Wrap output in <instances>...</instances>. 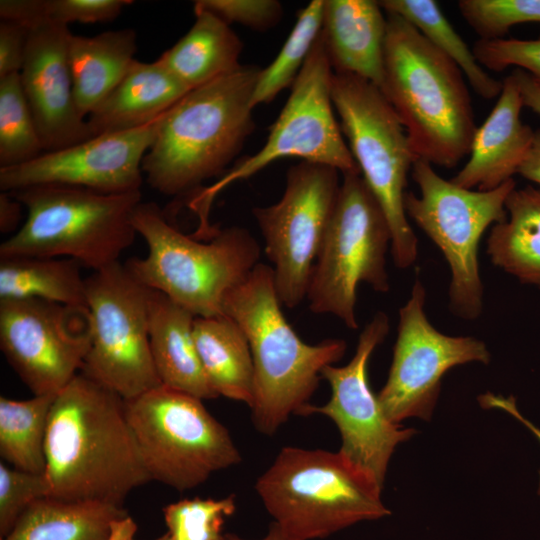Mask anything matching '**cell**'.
<instances>
[{
  "mask_svg": "<svg viewBox=\"0 0 540 540\" xmlns=\"http://www.w3.org/2000/svg\"><path fill=\"white\" fill-rule=\"evenodd\" d=\"M518 174L540 185V129L535 131L532 147Z\"/></svg>",
  "mask_w": 540,
  "mask_h": 540,
  "instance_id": "obj_44",
  "label": "cell"
},
{
  "mask_svg": "<svg viewBox=\"0 0 540 540\" xmlns=\"http://www.w3.org/2000/svg\"><path fill=\"white\" fill-rule=\"evenodd\" d=\"M136 529L123 506L45 497L30 505L1 540H128Z\"/></svg>",
  "mask_w": 540,
  "mask_h": 540,
  "instance_id": "obj_23",
  "label": "cell"
},
{
  "mask_svg": "<svg viewBox=\"0 0 540 540\" xmlns=\"http://www.w3.org/2000/svg\"><path fill=\"white\" fill-rule=\"evenodd\" d=\"M71 35L67 25L53 20L42 21L29 29L19 76L44 152L94 137L74 99L68 61Z\"/></svg>",
  "mask_w": 540,
  "mask_h": 540,
  "instance_id": "obj_19",
  "label": "cell"
},
{
  "mask_svg": "<svg viewBox=\"0 0 540 540\" xmlns=\"http://www.w3.org/2000/svg\"><path fill=\"white\" fill-rule=\"evenodd\" d=\"M261 68L234 72L190 90L159 119L142 171L166 196L196 193L222 176L254 130L252 97Z\"/></svg>",
  "mask_w": 540,
  "mask_h": 540,
  "instance_id": "obj_2",
  "label": "cell"
},
{
  "mask_svg": "<svg viewBox=\"0 0 540 540\" xmlns=\"http://www.w3.org/2000/svg\"><path fill=\"white\" fill-rule=\"evenodd\" d=\"M194 9L208 11L229 25L239 23L259 31L274 27L283 15L276 0H198Z\"/></svg>",
  "mask_w": 540,
  "mask_h": 540,
  "instance_id": "obj_38",
  "label": "cell"
},
{
  "mask_svg": "<svg viewBox=\"0 0 540 540\" xmlns=\"http://www.w3.org/2000/svg\"><path fill=\"white\" fill-rule=\"evenodd\" d=\"M44 151L19 73L0 78V167L33 160Z\"/></svg>",
  "mask_w": 540,
  "mask_h": 540,
  "instance_id": "obj_33",
  "label": "cell"
},
{
  "mask_svg": "<svg viewBox=\"0 0 540 540\" xmlns=\"http://www.w3.org/2000/svg\"><path fill=\"white\" fill-rule=\"evenodd\" d=\"M225 540H248V539H243L235 534H225ZM260 540H290V539L285 537L281 533L279 528L272 522L269 527V531L267 535Z\"/></svg>",
  "mask_w": 540,
  "mask_h": 540,
  "instance_id": "obj_46",
  "label": "cell"
},
{
  "mask_svg": "<svg viewBox=\"0 0 540 540\" xmlns=\"http://www.w3.org/2000/svg\"><path fill=\"white\" fill-rule=\"evenodd\" d=\"M10 193L26 209L23 224L0 245V258H68L99 271L119 262L137 235L133 214L141 190L103 193L44 184Z\"/></svg>",
  "mask_w": 540,
  "mask_h": 540,
  "instance_id": "obj_7",
  "label": "cell"
},
{
  "mask_svg": "<svg viewBox=\"0 0 540 540\" xmlns=\"http://www.w3.org/2000/svg\"><path fill=\"white\" fill-rule=\"evenodd\" d=\"M130 0H46L49 20L70 23H101L117 18Z\"/></svg>",
  "mask_w": 540,
  "mask_h": 540,
  "instance_id": "obj_39",
  "label": "cell"
},
{
  "mask_svg": "<svg viewBox=\"0 0 540 540\" xmlns=\"http://www.w3.org/2000/svg\"><path fill=\"white\" fill-rule=\"evenodd\" d=\"M125 411L152 480L190 490L241 461L229 431L197 397L160 385L125 400Z\"/></svg>",
  "mask_w": 540,
  "mask_h": 540,
  "instance_id": "obj_11",
  "label": "cell"
},
{
  "mask_svg": "<svg viewBox=\"0 0 540 540\" xmlns=\"http://www.w3.org/2000/svg\"><path fill=\"white\" fill-rule=\"evenodd\" d=\"M339 173L327 165L301 161L287 171L279 201L253 209L282 306L292 309L306 298L338 198Z\"/></svg>",
  "mask_w": 540,
  "mask_h": 540,
  "instance_id": "obj_14",
  "label": "cell"
},
{
  "mask_svg": "<svg viewBox=\"0 0 540 540\" xmlns=\"http://www.w3.org/2000/svg\"><path fill=\"white\" fill-rule=\"evenodd\" d=\"M387 14L402 17L462 71L474 92L485 100L499 96L502 81L490 76L455 31L434 0H381Z\"/></svg>",
  "mask_w": 540,
  "mask_h": 540,
  "instance_id": "obj_30",
  "label": "cell"
},
{
  "mask_svg": "<svg viewBox=\"0 0 540 540\" xmlns=\"http://www.w3.org/2000/svg\"><path fill=\"white\" fill-rule=\"evenodd\" d=\"M195 316L161 292H148V333L161 385L201 400L219 397L202 367L194 339Z\"/></svg>",
  "mask_w": 540,
  "mask_h": 540,
  "instance_id": "obj_22",
  "label": "cell"
},
{
  "mask_svg": "<svg viewBox=\"0 0 540 540\" xmlns=\"http://www.w3.org/2000/svg\"><path fill=\"white\" fill-rule=\"evenodd\" d=\"M490 408H499L502 410H505L509 414L516 417L518 420H521L527 427H529L533 433L539 438L540 440V430H538L534 425H532L529 421H527L517 410L515 401L513 398H504L501 396H495L492 395L488 401ZM539 495H540V483H539Z\"/></svg>",
  "mask_w": 540,
  "mask_h": 540,
  "instance_id": "obj_45",
  "label": "cell"
},
{
  "mask_svg": "<svg viewBox=\"0 0 540 540\" xmlns=\"http://www.w3.org/2000/svg\"><path fill=\"white\" fill-rule=\"evenodd\" d=\"M382 488L340 452L284 447L255 490L273 523L290 540L326 538L390 515Z\"/></svg>",
  "mask_w": 540,
  "mask_h": 540,
  "instance_id": "obj_5",
  "label": "cell"
},
{
  "mask_svg": "<svg viewBox=\"0 0 540 540\" xmlns=\"http://www.w3.org/2000/svg\"><path fill=\"white\" fill-rule=\"evenodd\" d=\"M194 339L204 372L217 395L250 406L254 365L242 328L225 314L196 317Z\"/></svg>",
  "mask_w": 540,
  "mask_h": 540,
  "instance_id": "obj_27",
  "label": "cell"
},
{
  "mask_svg": "<svg viewBox=\"0 0 540 540\" xmlns=\"http://www.w3.org/2000/svg\"><path fill=\"white\" fill-rule=\"evenodd\" d=\"M274 286L272 267L258 263L224 297L223 314L244 331L254 365V390L249 406L253 424L274 434L290 415L309 405L322 370L345 354L342 339L304 342L287 322Z\"/></svg>",
  "mask_w": 540,
  "mask_h": 540,
  "instance_id": "obj_4",
  "label": "cell"
},
{
  "mask_svg": "<svg viewBox=\"0 0 540 540\" xmlns=\"http://www.w3.org/2000/svg\"><path fill=\"white\" fill-rule=\"evenodd\" d=\"M133 224L147 255L131 258L125 266L143 286L195 317L222 315L225 295L259 263L260 246L242 227L218 230L209 242H199L173 227L156 203L142 201Z\"/></svg>",
  "mask_w": 540,
  "mask_h": 540,
  "instance_id": "obj_6",
  "label": "cell"
},
{
  "mask_svg": "<svg viewBox=\"0 0 540 540\" xmlns=\"http://www.w3.org/2000/svg\"><path fill=\"white\" fill-rule=\"evenodd\" d=\"M505 208L507 218L489 233L487 254L498 268L540 289V189L515 187Z\"/></svg>",
  "mask_w": 540,
  "mask_h": 540,
  "instance_id": "obj_28",
  "label": "cell"
},
{
  "mask_svg": "<svg viewBox=\"0 0 540 540\" xmlns=\"http://www.w3.org/2000/svg\"><path fill=\"white\" fill-rule=\"evenodd\" d=\"M49 496L44 474L0 464V535L6 537L21 515L35 501Z\"/></svg>",
  "mask_w": 540,
  "mask_h": 540,
  "instance_id": "obj_36",
  "label": "cell"
},
{
  "mask_svg": "<svg viewBox=\"0 0 540 540\" xmlns=\"http://www.w3.org/2000/svg\"><path fill=\"white\" fill-rule=\"evenodd\" d=\"M81 267L68 258H0V300L38 299L87 307Z\"/></svg>",
  "mask_w": 540,
  "mask_h": 540,
  "instance_id": "obj_29",
  "label": "cell"
},
{
  "mask_svg": "<svg viewBox=\"0 0 540 540\" xmlns=\"http://www.w3.org/2000/svg\"><path fill=\"white\" fill-rule=\"evenodd\" d=\"M22 204L10 193L0 194V231L11 232L17 228L21 219Z\"/></svg>",
  "mask_w": 540,
  "mask_h": 540,
  "instance_id": "obj_43",
  "label": "cell"
},
{
  "mask_svg": "<svg viewBox=\"0 0 540 540\" xmlns=\"http://www.w3.org/2000/svg\"><path fill=\"white\" fill-rule=\"evenodd\" d=\"M331 97L361 176L387 218L394 264L407 269L417 259L418 240L404 208L417 160L406 130L381 90L363 78L333 72Z\"/></svg>",
  "mask_w": 540,
  "mask_h": 540,
  "instance_id": "obj_8",
  "label": "cell"
},
{
  "mask_svg": "<svg viewBox=\"0 0 540 540\" xmlns=\"http://www.w3.org/2000/svg\"><path fill=\"white\" fill-rule=\"evenodd\" d=\"M472 51L484 69L500 72L508 67L519 68L529 73L540 85V37L533 40L479 39Z\"/></svg>",
  "mask_w": 540,
  "mask_h": 540,
  "instance_id": "obj_37",
  "label": "cell"
},
{
  "mask_svg": "<svg viewBox=\"0 0 540 540\" xmlns=\"http://www.w3.org/2000/svg\"><path fill=\"white\" fill-rule=\"evenodd\" d=\"M411 177L419 195L405 193L406 215L440 249L449 265L450 310L459 318L475 320L483 309L479 242L489 226L507 218L505 203L516 183L511 179L487 191L462 188L441 177L423 159L414 162Z\"/></svg>",
  "mask_w": 540,
  "mask_h": 540,
  "instance_id": "obj_10",
  "label": "cell"
},
{
  "mask_svg": "<svg viewBox=\"0 0 540 540\" xmlns=\"http://www.w3.org/2000/svg\"><path fill=\"white\" fill-rule=\"evenodd\" d=\"M388 331V316L377 312L361 332L352 359L344 366L328 365L322 370L321 377L331 388L328 402L322 406L309 404L300 414L318 413L330 418L341 436L338 452L370 474L381 487L396 446L416 432L390 421L369 385L370 357Z\"/></svg>",
  "mask_w": 540,
  "mask_h": 540,
  "instance_id": "obj_17",
  "label": "cell"
},
{
  "mask_svg": "<svg viewBox=\"0 0 540 540\" xmlns=\"http://www.w3.org/2000/svg\"><path fill=\"white\" fill-rule=\"evenodd\" d=\"M324 0H313L299 11L297 20L276 58L261 69L252 106L271 102L293 85L322 29Z\"/></svg>",
  "mask_w": 540,
  "mask_h": 540,
  "instance_id": "obj_32",
  "label": "cell"
},
{
  "mask_svg": "<svg viewBox=\"0 0 540 540\" xmlns=\"http://www.w3.org/2000/svg\"><path fill=\"white\" fill-rule=\"evenodd\" d=\"M379 1L324 0L321 34L334 73L383 80L387 17Z\"/></svg>",
  "mask_w": 540,
  "mask_h": 540,
  "instance_id": "obj_21",
  "label": "cell"
},
{
  "mask_svg": "<svg viewBox=\"0 0 540 540\" xmlns=\"http://www.w3.org/2000/svg\"><path fill=\"white\" fill-rule=\"evenodd\" d=\"M29 29L18 23L0 21V78L20 73L27 48Z\"/></svg>",
  "mask_w": 540,
  "mask_h": 540,
  "instance_id": "obj_40",
  "label": "cell"
},
{
  "mask_svg": "<svg viewBox=\"0 0 540 540\" xmlns=\"http://www.w3.org/2000/svg\"><path fill=\"white\" fill-rule=\"evenodd\" d=\"M160 117L137 129L97 135L44 152L20 165L0 167V189L13 192L57 184L103 193L139 191L143 181L142 162L153 143Z\"/></svg>",
  "mask_w": 540,
  "mask_h": 540,
  "instance_id": "obj_18",
  "label": "cell"
},
{
  "mask_svg": "<svg viewBox=\"0 0 540 540\" xmlns=\"http://www.w3.org/2000/svg\"><path fill=\"white\" fill-rule=\"evenodd\" d=\"M87 307L38 300H0V348L33 395H57L90 348Z\"/></svg>",
  "mask_w": 540,
  "mask_h": 540,
  "instance_id": "obj_16",
  "label": "cell"
},
{
  "mask_svg": "<svg viewBox=\"0 0 540 540\" xmlns=\"http://www.w3.org/2000/svg\"><path fill=\"white\" fill-rule=\"evenodd\" d=\"M148 292L120 262L86 278L90 348L80 372L124 400L161 385L149 342Z\"/></svg>",
  "mask_w": 540,
  "mask_h": 540,
  "instance_id": "obj_13",
  "label": "cell"
},
{
  "mask_svg": "<svg viewBox=\"0 0 540 540\" xmlns=\"http://www.w3.org/2000/svg\"><path fill=\"white\" fill-rule=\"evenodd\" d=\"M136 50V32L131 28L95 36H70L68 61L73 94L84 119L122 81L136 60Z\"/></svg>",
  "mask_w": 540,
  "mask_h": 540,
  "instance_id": "obj_25",
  "label": "cell"
},
{
  "mask_svg": "<svg viewBox=\"0 0 540 540\" xmlns=\"http://www.w3.org/2000/svg\"><path fill=\"white\" fill-rule=\"evenodd\" d=\"M425 301V287L416 279L399 310L391 367L377 395L384 414L396 424L410 417L429 420L443 375L469 362L488 364L491 357L486 344L477 338L438 331L427 318Z\"/></svg>",
  "mask_w": 540,
  "mask_h": 540,
  "instance_id": "obj_15",
  "label": "cell"
},
{
  "mask_svg": "<svg viewBox=\"0 0 540 540\" xmlns=\"http://www.w3.org/2000/svg\"><path fill=\"white\" fill-rule=\"evenodd\" d=\"M190 30L158 60L190 90L237 70L243 43L229 24L194 9Z\"/></svg>",
  "mask_w": 540,
  "mask_h": 540,
  "instance_id": "obj_26",
  "label": "cell"
},
{
  "mask_svg": "<svg viewBox=\"0 0 540 540\" xmlns=\"http://www.w3.org/2000/svg\"><path fill=\"white\" fill-rule=\"evenodd\" d=\"M128 540H135V539L131 538V539H128ZM156 540H171V538H170L168 533H165L162 536H160L159 538H157Z\"/></svg>",
  "mask_w": 540,
  "mask_h": 540,
  "instance_id": "obj_47",
  "label": "cell"
},
{
  "mask_svg": "<svg viewBox=\"0 0 540 540\" xmlns=\"http://www.w3.org/2000/svg\"><path fill=\"white\" fill-rule=\"evenodd\" d=\"M520 92L523 106L540 116V85L526 71L515 68L511 72Z\"/></svg>",
  "mask_w": 540,
  "mask_h": 540,
  "instance_id": "obj_42",
  "label": "cell"
},
{
  "mask_svg": "<svg viewBox=\"0 0 540 540\" xmlns=\"http://www.w3.org/2000/svg\"><path fill=\"white\" fill-rule=\"evenodd\" d=\"M236 509L235 496L222 499H183L164 507L171 540H225V519Z\"/></svg>",
  "mask_w": 540,
  "mask_h": 540,
  "instance_id": "obj_34",
  "label": "cell"
},
{
  "mask_svg": "<svg viewBox=\"0 0 540 540\" xmlns=\"http://www.w3.org/2000/svg\"><path fill=\"white\" fill-rule=\"evenodd\" d=\"M0 17L1 20L12 21L28 29L49 20L46 0H1Z\"/></svg>",
  "mask_w": 540,
  "mask_h": 540,
  "instance_id": "obj_41",
  "label": "cell"
},
{
  "mask_svg": "<svg viewBox=\"0 0 540 540\" xmlns=\"http://www.w3.org/2000/svg\"><path fill=\"white\" fill-rule=\"evenodd\" d=\"M56 395L0 397V455L14 468L44 474L48 419Z\"/></svg>",
  "mask_w": 540,
  "mask_h": 540,
  "instance_id": "obj_31",
  "label": "cell"
},
{
  "mask_svg": "<svg viewBox=\"0 0 540 540\" xmlns=\"http://www.w3.org/2000/svg\"><path fill=\"white\" fill-rule=\"evenodd\" d=\"M332 75L320 33L262 148L229 168L214 184L196 192L189 202L190 208L199 216L195 236L212 237L216 232L209 224L208 215L218 193L276 160L300 158L333 167L342 175L360 173L334 115Z\"/></svg>",
  "mask_w": 540,
  "mask_h": 540,
  "instance_id": "obj_9",
  "label": "cell"
},
{
  "mask_svg": "<svg viewBox=\"0 0 540 540\" xmlns=\"http://www.w3.org/2000/svg\"><path fill=\"white\" fill-rule=\"evenodd\" d=\"M458 8L482 40L504 38L522 23H540V0H460Z\"/></svg>",
  "mask_w": 540,
  "mask_h": 540,
  "instance_id": "obj_35",
  "label": "cell"
},
{
  "mask_svg": "<svg viewBox=\"0 0 540 540\" xmlns=\"http://www.w3.org/2000/svg\"><path fill=\"white\" fill-rule=\"evenodd\" d=\"M189 91L158 59L135 60L86 120L93 136L137 129L158 119Z\"/></svg>",
  "mask_w": 540,
  "mask_h": 540,
  "instance_id": "obj_24",
  "label": "cell"
},
{
  "mask_svg": "<svg viewBox=\"0 0 540 540\" xmlns=\"http://www.w3.org/2000/svg\"><path fill=\"white\" fill-rule=\"evenodd\" d=\"M502 90L492 111L477 128L469 159L450 179L471 190H492L513 179L526 160L535 131L521 120L524 107L512 74L502 81Z\"/></svg>",
  "mask_w": 540,
  "mask_h": 540,
  "instance_id": "obj_20",
  "label": "cell"
},
{
  "mask_svg": "<svg viewBox=\"0 0 540 540\" xmlns=\"http://www.w3.org/2000/svg\"><path fill=\"white\" fill-rule=\"evenodd\" d=\"M379 89L403 124L417 159L453 168L469 155L478 127L462 71L394 14H387Z\"/></svg>",
  "mask_w": 540,
  "mask_h": 540,
  "instance_id": "obj_3",
  "label": "cell"
},
{
  "mask_svg": "<svg viewBox=\"0 0 540 540\" xmlns=\"http://www.w3.org/2000/svg\"><path fill=\"white\" fill-rule=\"evenodd\" d=\"M387 218L360 173L345 174L334 212L313 267L306 299L317 314H331L357 329V288L389 291Z\"/></svg>",
  "mask_w": 540,
  "mask_h": 540,
  "instance_id": "obj_12",
  "label": "cell"
},
{
  "mask_svg": "<svg viewBox=\"0 0 540 540\" xmlns=\"http://www.w3.org/2000/svg\"><path fill=\"white\" fill-rule=\"evenodd\" d=\"M49 496L123 506L151 479L125 411V400L83 373L55 397L45 442Z\"/></svg>",
  "mask_w": 540,
  "mask_h": 540,
  "instance_id": "obj_1",
  "label": "cell"
}]
</instances>
